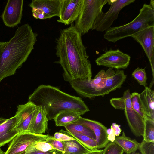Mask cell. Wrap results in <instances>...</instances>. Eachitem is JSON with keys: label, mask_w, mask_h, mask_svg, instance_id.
<instances>
[{"label": "cell", "mask_w": 154, "mask_h": 154, "mask_svg": "<svg viewBox=\"0 0 154 154\" xmlns=\"http://www.w3.org/2000/svg\"><path fill=\"white\" fill-rule=\"evenodd\" d=\"M7 42H0V57Z\"/></svg>", "instance_id": "8d00e7d4"}, {"label": "cell", "mask_w": 154, "mask_h": 154, "mask_svg": "<svg viewBox=\"0 0 154 154\" xmlns=\"http://www.w3.org/2000/svg\"><path fill=\"white\" fill-rule=\"evenodd\" d=\"M154 25V1L149 4H144L137 17L126 24L110 27L106 31L104 38L109 42L115 43L125 38L131 37L143 27Z\"/></svg>", "instance_id": "277c9868"}, {"label": "cell", "mask_w": 154, "mask_h": 154, "mask_svg": "<svg viewBox=\"0 0 154 154\" xmlns=\"http://www.w3.org/2000/svg\"><path fill=\"white\" fill-rule=\"evenodd\" d=\"M131 37L140 45L149 61L152 76L151 89L154 84V25L145 26Z\"/></svg>", "instance_id": "ba28073f"}, {"label": "cell", "mask_w": 154, "mask_h": 154, "mask_svg": "<svg viewBox=\"0 0 154 154\" xmlns=\"http://www.w3.org/2000/svg\"><path fill=\"white\" fill-rule=\"evenodd\" d=\"M131 95L130 91L128 89L125 91L122 97L111 99L110 104L117 109L124 110L131 109Z\"/></svg>", "instance_id": "603a6c76"}, {"label": "cell", "mask_w": 154, "mask_h": 154, "mask_svg": "<svg viewBox=\"0 0 154 154\" xmlns=\"http://www.w3.org/2000/svg\"><path fill=\"white\" fill-rule=\"evenodd\" d=\"M49 135L36 134L29 132L19 133L12 140L4 154H20L32 144L39 141H45Z\"/></svg>", "instance_id": "8fae6325"}, {"label": "cell", "mask_w": 154, "mask_h": 154, "mask_svg": "<svg viewBox=\"0 0 154 154\" xmlns=\"http://www.w3.org/2000/svg\"><path fill=\"white\" fill-rule=\"evenodd\" d=\"M35 149L44 152L57 150L45 141H39L34 143L29 146L26 149Z\"/></svg>", "instance_id": "f1b7e54d"}, {"label": "cell", "mask_w": 154, "mask_h": 154, "mask_svg": "<svg viewBox=\"0 0 154 154\" xmlns=\"http://www.w3.org/2000/svg\"><path fill=\"white\" fill-rule=\"evenodd\" d=\"M7 119L4 118L0 117V125L5 122Z\"/></svg>", "instance_id": "74e56055"}, {"label": "cell", "mask_w": 154, "mask_h": 154, "mask_svg": "<svg viewBox=\"0 0 154 154\" xmlns=\"http://www.w3.org/2000/svg\"><path fill=\"white\" fill-rule=\"evenodd\" d=\"M59 132H63L73 137L85 147L90 151L98 149L95 140L86 135L74 131H68L61 129Z\"/></svg>", "instance_id": "7402d4cb"}, {"label": "cell", "mask_w": 154, "mask_h": 154, "mask_svg": "<svg viewBox=\"0 0 154 154\" xmlns=\"http://www.w3.org/2000/svg\"><path fill=\"white\" fill-rule=\"evenodd\" d=\"M73 123L85 125L92 130L95 136L98 149L104 148L110 142L108 139V129L101 123L81 116L77 121Z\"/></svg>", "instance_id": "9a60e30c"}, {"label": "cell", "mask_w": 154, "mask_h": 154, "mask_svg": "<svg viewBox=\"0 0 154 154\" xmlns=\"http://www.w3.org/2000/svg\"><path fill=\"white\" fill-rule=\"evenodd\" d=\"M114 142L120 146L126 154L136 152L138 149L140 144L136 139L126 136L124 131L121 136L116 137Z\"/></svg>", "instance_id": "ffe728a7"}, {"label": "cell", "mask_w": 154, "mask_h": 154, "mask_svg": "<svg viewBox=\"0 0 154 154\" xmlns=\"http://www.w3.org/2000/svg\"><path fill=\"white\" fill-rule=\"evenodd\" d=\"M138 149L141 154H154V142L143 140L140 143Z\"/></svg>", "instance_id": "4dcf8cb0"}, {"label": "cell", "mask_w": 154, "mask_h": 154, "mask_svg": "<svg viewBox=\"0 0 154 154\" xmlns=\"http://www.w3.org/2000/svg\"><path fill=\"white\" fill-rule=\"evenodd\" d=\"M47 113L45 108L39 106L30 126L29 132L36 134H42L48 129Z\"/></svg>", "instance_id": "e0dca14e"}, {"label": "cell", "mask_w": 154, "mask_h": 154, "mask_svg": "<svg viewBox=\"0 0 154 154\" xmlns=\"http://www.w3.org/2000/svg\"><path fill=\"white\" fill-rule=\"evenodd\" d=\"M128 125L133 134L137 137L143 136L144 128V118L132 108L124 110Z\"/></svg>", "instance_id": "2e32d148"}, {"label": "cell", "mask_w": 154, "mask_h": 154, "mask_svg": "<svg viewBox=\"0 0 154 154\" xmlns=\"http://www.w3.org/2000/svg\"><path fill=\"white\" fill-rule=\"evenodd\" d=\"M143 111L146 116L154 120V91L146 87L139 94Z\"/></svg>", "instance_id": "d6986e66"}, {"label": "cell", "mask_w": 154, "mask_h": 154, "mask_svg": "<svg viewBox=\"0 0 154 154\" xmlns=\"http://www.w3.org/2000/svg\"><path fill=\"white\" fill-rule=\"evenodd\" d=\"M50 144L55 149L63 153L65 147L62 141L55 139L53 136L49 135L45 141Z\"/></svg>", "instance_id": "1f68e13d"}, {"label": "cell", "mask_w": 154, "mask_h": 154, "mask_svg": "<svg viewBox=\"0 0 154 154\" xmlns=\"http://www.w3.org/2000/svg\"><path fill=\"white\" fill-rule=\"evenodd\" d=\"M23 0H8L1 16L5 25L14 27L21 23L23 10Z\"/></svg>", "instance_id": "4fadbf2b"}, {"label": "cell", "mask_w": 154, "mask_h": 154, "mask_svg": "<svg viewBox=\"0 0 154 154\" xmlns=\"http://www.w3.org/2000/svg\"><path fill=\"white\" fill-rule=\"evenodd\" d=\"M54 138L61 141L75 140L73 137L62 132H56L53 136Z\"/></svg>", "instance_id": "d6a6232c"}, {"label": "cell", "mask_w": 154, "mask_h": 154, "mask_svg": "<svg viewBox=\"0 0 154 154\" xmlns=\"http://www.w3.org/2000/svg\"><path fill=\"white\" fill-rule=\"evenodd\" d=\"M20 154H63V153L62 152L57 150L44 152L35 149H26L25 152Z\"/></svg>", "instance_id": "836d02e7"}, {"label": "cell", "mask_w": 154, "mask_h": 154, "mask_svg": "<svg viewBox=\"0 0 154 154\" xmlns=\"http://www.w3.org/2000/svg\"><path fill=\"white\" fill-rule=\"evenodd\" d=\"M62 0H33L28 5L33 17L45 19L59 15Z\"/></svg>", "instance_id": "9c48e42d"}, {"label": "cell", "mask_w": 154, "mask_h": 154, "mask_svg": "<svg viewBox=\"0 0 154 154\" xmlns=\"http://www.w3.org/2000/svg\"><path fill=\"white\" fill-rule=\"evenodd\" d=\"M122 149L114 142L110 141L103 150L102 154H123Z\"/></svg>", "instance_id": "f546056e"}, {"label": "cell", "mask_w": 154, "mask_h": 154, "mask_svg": "<svg viewBox=\"0 0 154 154\" xmlns=\"http://www.w3.org/2000/svg\"><path fill=\"white\" fill-rule=\"evenodd\" d=\"M103 152V150L97 149L94 151H91L84 154H102Z\"/></svg>", "instance_id": "d590c367"}, {"label": "cell", "mask_w": 154, "mask_h": 154, "mask_svg": "<svg viewBox=\"0 0 154 154\" xmlns=\"http://www.w3.org/2000/svg\"><path fill=\"white\" fill-rule=\"evenodd\" d=\"M3 151L0 148V154H4Z\"/></svg>", "instance_id": "ab89813d"}, {"label": "cell", "mask_w": 154, "mask_h": 154, "mask_svg": "<svg viewBox=\"0 0 154 154\" xmlns=\"http://www.w3.org/2000/svg\"><path fill=\"white\" fill-rule=\"evenodd\" d=\"M82 35L72 23L61 30L56 39V54L59 60L55 62L60 65L64 71L63 79L69 83L92 78L91 64Z\"/></svg>", "instance_id": "6da1fadb"}, {"label": "cell", "mask_w": 154, "mask_h": 154, "mask_svg": "<svg viewBox=\"0 0 154 154\" xmlns=\"http://www.w3.org/2000/svg\"><path fill=\"white\" fill-rule=\"evenodd\" d=\"M129 154H141L139 152H134Z\"/></svg>", "instance_id": "f35d334b"}, {"label": "cell", "mask_w": 154, "mask_h": 154, "mask_svg": "<svg viewBox=\"0 0 154 154\" xmlns=\"http://www.w3.org/2000/svg\"><path fill=\"white\" fill-rule=\"evenodd\" d=\"M134 0H109L110 5L108 11L102 12L96 19L92 30L103 32L109 29L115 20L117 19L119 13L124 7L134 2Z\"/></svg>", "instance_id": "52a82bcc"}, {"label": "cell", "mask_w": 154, "mask_h": 154, "mask_svg": "<svg viewBox=\"0 0 154 154\" xmlns=\"http://www.w3.org/2000/svg\"><path fill=\"white\" fill-rule=\"evenodd\" d=\"M39 107L28 101L25 104L18 105L14 116L16 122L14 129L19 133L29 132L30 126Z\"/></svg>", "instance_id": "7c38bea8"}, {"label": "cell", "mask_w": 154, "mask_h": 154, "mask_svg": "<svg viewBox=\"0 0 154 154\" xmlns=\"http://www.w3.org/2000/svg\"><path fill=\"white\" fill-rule=\"evenodd\" d=\"M83 3V0H62L57 22L65 25L72 23L79 15Z\"/></svg>", "instance_id": "5bb4252c"}, {"label": "cell", "mask_w": 154, "mask_h": 154, "mask_svg": "<svg viewBox=\"0 0 154 154\" xmlns=\"http://www.w3.org/2000/svg\"><path fill=\"white\" fill-rule=\"evenodd\" d=\"M121 130L119 125L115 123L112 124L111 126L110 132L116 136H119L120 134Z\"/></svg>", "instance_id": "e575fe53"}, {"label": "cell", "mask_w": 154, "mask_h": 154, "mask_svg": "<svg viewBox=\"0 0 154 154\" xmlns=\"http://www.w3.org/2000/svg\"><path fill=\"white\" fill-rule=\"evenodd\" d=\"M131 57L119 49L112 50L111 48L100 55L95 60L97 65L120 69L128 66Z\"/></svg>", "instance_id": "30bf717a"}, {"label": "cell", "mask_w": 154, "mask_h": 154, "mask_svg": "<svg viewBox=\"0 0 154 154\" xmlns=\"http://www.w3.org/2000/svg\"><path fill=\"white\" fill-rule=\"evenodd\" d=\"M144 120L143 140L146 142H154V120L147 116L144 118Z\"/></svg>", "instance_id": "d4e9b609"}, {"label": "cell", "mask_w": 154, "mask_h": 154, "mask_svg": "<svg viewBox=\"0 0 154 154\" xmlns=\"http://www.w3.org/2000/svg\"><path fill=\"white\" fill-rule=\"evenodd\" d=\"M16 122L15 117L7 119L0 125V147L8 143L19 132L14 129Z\"/></svg>", "instance_id": "ac0fdd59"}, {"label": "cell", "mask_w": 154, "mask_h": 154, "mask_svg": "<svg viewBox=\"0 0 154 154\" xmlns=\"http://www.w3.org/2000/svg\"><path fill=\"white\" fill-rule=\"evenodd\" d=\"M28 101L37 106L44 107L48 120H53L63 110H70L82 115L89 111L80 97L72 95L50 85H41L29 97Z\"/></svg>", "instance_id": "3957f363"}, {"label": "cell", "mask_w": 154, "mask_h": 154, "mask_svg": "<svg viewBox=\"0 0 154 154\" xmlns=\"http://www.w3.org/2000/svg\"><path fill=\"white\" fill-rule=\"evenodd\" d=\"M115 72L112 68H109L106 71L102 69L94 79L75 80L70 83L78 94L85 97L92 98L97 96L99 92L105 86L108 78Z\"/></svg>", "instance_id": "5b68a950"}, {"label": "cell", "mask_w": 154, "mask_h": 154, "mask_svg": "<svg viewBox=\"0 0 154 154\" xmlns=\"http://www.w3.org/2000/svg\"><path fill=\"white\" fill-rule=\"evenodd\" d=\"M81 117L78 113L70 110H66L58 113L53 120L57 126H65L77 121Z\"/></svg>", "instance_id": "44dd1931"}, {"label": "cell", "mask_w": 154, "mask_h": 154, "mask_svg": "<svg viewBox=\"0 0 154 154\" xmlns=\"http://www.w3.org/2000/svg\"><path fill=\"white\" fill-rule=\"evenodd\" d=\"M132 75L140 85L146 87L147 78L145 69L137 67L133 72Z\"/></svg>", "instance_id": "83f0119b"}, {"label": "cell", "mask_w": 154, "mask_h": 154, "mask_svg": "<svg viewBox=\"0 0 154 154\" xmlns=\"http://www.w3.org/2000/svg\"><path fill=\"white\" fill-rule=\"evenodd\" d=\"M131 104L132 109L143 118L146 116L140 102L139 94L134 92L131 95Z\"/></svg>", "instance_id": "4316f807"}, {"label": "cell", "mask_w": 154, "mask_h": 154, "mask_svg": "<svg viewBox=\"0 0 154 154\" xmlns=\"http://www.w3.org/2000/svg\"><path fill=\"white\" fill-rule=\"evenodd\" d=\"M62 142L65 147L63 154H84L91 151L76 140Z\"/></svg>", "instance_id": "cb8c5ba5"}, {"label": "cell", "mask_w": 154, "mask_h": 154, "mask_svg": "<svg viewBox=\"0 0 154 154\" xmlns=\"http://www.w3.org/2000/svg\"><path fill=\"white\" fill-rule=\"evenodd\" d=\"M109 0H83L81 11L75 21V26L82 34L92 29L96 19L103 12V6Z\"/></svg>", "instance_id": "8992f818"}, {"label": "cell", "mask_w": 154, "mask_h": 154, "mask_svg": "<svg viewBox=\"0 0 154 154\" xmlns=\"http://www.w3.org/2000/svg\"><path fill=\"white\" fill-rule=\"evenodd\" d=\"M68 131H74L88 136L95 140V136L93 131L88 127L78 123H72L65 127Z\"/></svg>", "instance_id": "484cf974"}, {"label": "cell", "mask_w": 154, "mask_h": 154, "mask_svg": "<svg viewBox=\"0 0 154 154\" xmlns=\"http://www.w3.org/2000/svg\"><path fill=\"white\" fill-rule=\"evenodd\" d=\"M38 34L28 23L18 27L7 42L0 57V82L16 73L34 48Z\"/></svg>", "instance_id": "7a4b0ae2"}]
</instances>
